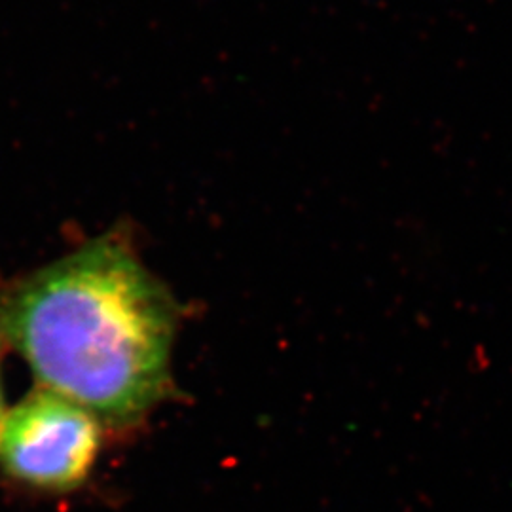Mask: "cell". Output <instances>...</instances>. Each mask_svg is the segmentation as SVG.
Masks as SVG:
<instances>
[{"mask_svg": "<svg viewBox=\"0 0 512 512\" xmlns=\"http://www.w3.org/2000/svg\"><path fill=\"white\" fill-rule=\"evenodd\" d=\"M179 310L122 232L21 277L0 293V332L38 387L103 427L131 429L171 393Z\"/></svg>", "mask_w": 512, "mask_h": 512, "instance_id": "obj_1", "label": "cell"}, {"mask_svg": "<svg viewBox=\"0 0 512 512\" xmlns=\"http://www.w3.org/2000/svg\"><path fill=\"white\" fill-rule=\"evenodd\" d=\"M103 423L50 389L37 387L6 412L0 467L42 492H71L86 482L101 450Z\"/></svg>", "mask_w": 512, "mask_h": 512, "instance_id": "obj_2", "label": "cell"}, {"mask_svg": "<svg viewBox=\"0 0 512 512\" xmlns=\"http://www.w3.org/2000/svg\"><path fill=\"white\" fill-rule=\"evenodd\" d=\"M4 349H6V342H4V336H2V332H0V425H2L4 416H6L4 393H2V355H4Z\"/></svg>", "mask_w": 512, "mask_h": 512, "instance_id": "obj_3", "label": "cell"}]
</instances>
